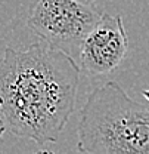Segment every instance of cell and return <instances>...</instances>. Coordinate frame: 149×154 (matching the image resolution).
Here are the masks:
<instances>
[{"mask_svg": "<svg viewBox=\"0 0 149 154\" xmlns=\"http://www.w3.org/2000/svg\"><path fill=\"white\" fill-rule=\"evenodd\" d=\"M80 68L71 55L44 42L0 59V117L6 132L55 144L75 111Z\"/></svg>", "mask_w": 149, "mask_h": 154, "instance_id": "6da1fadb", "label": "cell"}, {"mask_svg": "<svg viewBox=\"0 0 149 154\" xmlns=\"http://www.w3.org/2000/svg\"><path fill=\"white\" fill-rule=\"evenodd\" d=\"M127 49L129 38L123 17L102 12L77 52V65L87 76H106L120 67Z\"/></svg>", "mask_w": 149, "mask_h": 154, "instance_id": "277c9868", "label": "cell"}, {"mask_svg": "<svg viewBox=\"0 0 149 154\" xmlns=\"http://www.w3.org/2000/svg\"><path fill=\"white\" fill-rule=\"evenodd\" d=\"M34 154H53L52 151H49V150H40V151H37V153Z\"/></svg>", "mask_w": 149, "mask_h": 154, "instance_id": "52a82bcc", "label": "cell"}, {"mask_svg": "<svg viewBox=\"0 0 149 154\" xmlns=\"http://www.w3.org/2000/svg\"><path fill=\"white\" fill-rule=\"evenodd\" d=\"M4 132H6V128H4V123H3V120H1V117H0V138L3 136Z\"/></svg>", "mask_w": 149, "mask_h": 154, "instance_id": "5b68a950", "label": "cell"}, {"mask_svg": "<svg viewBox=\"0 0 149 154\" xmlns=\"http://www.w3.org/2000/svg\"><path fill=\"white\" fill-rule=\"evenodd\" d=\"M142 95H143V98L148 101V104H149V89H145V91L142 92Z\"/></svg>", "mask_w": 149, "mask_h": 154, "instance_id": "8992f818", "label": "cell"}, {"mask_svg": "<svg viewBox=\"0 0 149 154\" xmlns=\"http://www.w3.org/2000/svg\"><path fill=\"white\" fill-rule=\"evenodd\" d=\"M102 12L93 3L78 0H36L30 8L28 27L49 46L68 55L78 52Z\"/></svg>", "mask_w": 149, "mask_h": 154, "instance_id": "3957f363", "label": "cell"}, {"mask_svg": "<svg viewBox=\"0 0 149 154\" xmlns=\"http://www.w3.org/2000/svg\"><path fill=\"white\" fill-rule=\"evenodd\" d=\"M77 136L84 154H149V104L106 82L81 107Z\"/></svg>", "mask_w": 149, "mask_h": 154, "instance_id": "7a4b0ae2", "label": "cell"}, {"mask_svg": "<svg viewBox=\"0 0 149 154\" xmlns=\"http://www.w3.org/2000/svg\"><path fill=\"white\" fill-rule=\"evenodd\" d=\"M78 2H83V3H93L94 0H78Z\"/></svg>", "mask_w": 149, "mask_h": 154, "instance_id": "ba28073f", "label": "cell"}]
</instances>
